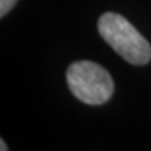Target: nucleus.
Returning <instances> with one entry per match:
<instances>
[{"label":"nucleus","instance_id":"nucleus-4","mask_svg":"<svg viewBox=\"0 0 151 151\" xmlns=\"http://www.w3.org/2000/svg\"><path fill=\"white\" fill-rule=\"evenodd\" d=\"M0 145H2V147H0V150H2V151H5V150H8V147L5 145V142H3V140H0Z\"/></svg>","mask_w":151,"mask_h":151},{"label":"nucleus","instance_id":"nucleus-2","mask_svg":"<svg viewBox=\"0 0 151 151\" xmlns=\"http://www.w3.org/2000/svg\"><path fill=\"white\" fill-rule=\"evenodd\" d=\"M66 82L71 93L86 105H102L111 99L114 93V82L109 73L90 60L70 65Z\"/></svg>","mask_w":151,"mask_h":151},{"label":"nucleus","instance_id":"nucleus-3","mask_svg":"<svg viewBox=\"0 0 151 151\" xmlns=\"http://www.w3.org/2000/svg\"><path fill=\"white\" fill-rule=\"evenodd\" d=\"M19 0H0V16L5 17L12 8H14V5Z\"/></svg>","mask_w":151,"mask_h":151},{"label":"nucleus","instance_id":"nucleus-1","mask_svg":"<svg viewBox=\"0 0 151 151\" xmlns=\"http://www.w3.org/2000/svg\"><path fill=\"white\" fill-rule=\"evenodd\" d=\"M97 29L100 37L131 65H147L151 59V46L148 40L128 22L116 12L100 16Z\"/></svg>","mask_w":151,"mask_h":151}]
</instances>
